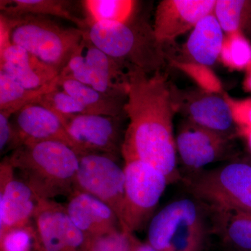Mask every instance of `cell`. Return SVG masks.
Instances as JSON below:
<instances>
[{"label":"cell","instance_id":"obj_1","mask_svg":"<svg viewBox=\"0 0 251 251\" xmlns=\"http://www.w3.org/2000/svg\"><path fill=\"white\" fill-rule=\"evenodd\" d=\"M129 89L125 112L128 119L122 149L125 161L139 160L161 172L169 184L181 179L173 120L175 105L166 79L128 64Z\"/></svg>","mask_w":251,"mask_h":251},{"label":"cell","instance_id":"obj_2","mask_svg":"<svg viewBox=\"0 0 251 251\" xmlns=\"http://www.w3.org/2000/svg\"><path fill=\"white\" fill-rule=\"evenodd\" d=\"M7 157L19 177L40 199L53 201L74 191L79 158L69 145L57 141L26 144Z\"/></svg>","mask_w":251,"mask_h":251},{"label":"cell","instance_id":"obj_3","mask_svg":"<svg viewBox=\"0 0 251 251\" xmlns=\"http://www.w3.org/2000/svg\"><path fill=\"white\" fill-rule=\"evenodd\" d=\"M209 206L195 198L176 200L153 216L148 244L158 251H202L210 232Z\"/></svg>","mask_w":251,"mask_h":251},{"label":"cell","instance_id":"obj_4","mask_svg":"<svg viewBox=\"0 0 251 251\" xmlns=\"http://www.w3.org/2000/svg\"><path fill=\"white\" fill-rule=\"evenodd\" d=\"M11 44L21 46L59 73L80 45L85 33L77 27H64L46 16L14 18Z\"/></svg>","mask_w":251,"mask_h":251},{"label":"cell","instance_id":"obj_5","mask_svg":"<svg viewBox=\"0 0 251 251\" xmlns=\"http://www.w3.org/2000/svg\"><path fill=\"white\" fill-rule=\"evenodd\" d=\"M193 197L216 210L251 213V166L234 162L186 179Z\"/></svg>","mask_w":251,"mask_h":251},{"label":"cell","instance_id":"obj_6","mask_svg":"<svg viewBox=\"0 0 251 251\" xmlns=\"http://www.w3.org/2000/svg\"><path fill=\"white\" fill-rule=\"evenodd\" d=\"M59 76L121 98H127L129 89L128 64L105 53L85 35Z\"/></svg>","mask_w":251,"mask_h":251},{"label":"cell","instance_id":"obj_7","mask_svg":"<svg viewBox=\"0 0 251 251\" xmlns=\"http://www.w3.org/2000/svg\"><path fill=\"white\" fill-rule=\"evenodd\" d=\"M124 170L125 201L121 227L133 234L152 219L169 182L161 172L139 160L125 161Z\"/></svg>","mask_w":251,"mask_h":251},{"label":"cell","instance_id":"obj_8","mask_svg":"<svg viewBox=\"0 0 251 251\" xmlns=\"http://www.w3.org/2000/svg\"><path fill=\"white\" fill-rule=\"evenodd\" d=\"M86 37L117 60L131 64L150 72L156 66L152 31L135 27L132 21L127 23H99L90 25L84 31Z\"/></svg>","mask_w":251,"mask_h":251},{"label":"cell","instance_id":"obj_9","mask_svg":"<svg viewBox=\"0 0 251 251\" xmlns=\"http://www.w3.org/2000/svg\"><path fill=\"white\" fill-rule=\"evenodd\" d=\"M117 157L102 153L79 154L74 189L88 193L110 206L121 225L125 174Z\"/></svg>","mask_w":251,"mask_h":251},{"label":"cell","instance_id":"obj_10","mask_svg":"<svg viewBox=\"0 0 251 251\" xmlns=\"http://www.w3.org/2000/svg\"><path fill=\"white\" fill-rule=\"evenodd\" d=\"M122 115L84 114L62 120L77 154L102 153L118 156L122 155L125 135Z\"/></svg>","mask_w":251,"mask_h":251},{"label":"cell","instance_id":"obj_11","mask_svg":"<svg viewBox=\"0 0 251 251\" xmlns=\"http://www.w3.org/2000/svg\"><path fill=\"white\" fill-rule=\"evenodd\" d=\"M34 224L39 251H87L90 239L73 224L64 206L55 201L40 200Z\"/></svg>","mask_w":251,"mask_h":251},{"label":"cell","instance_id":"obj_12","mask_svg":"<svg viewBox=\"0 0 251 251\" xmlns=\"http://www.w3.org/2000/svg\"><path fill=\"white\" fill-rule=\"evenodd\" d=\"M40 200L4 158L0 166V236L31 226Z\"/></svg>","mask_w":251,"mask_h":251},{"label":"cell","instance_id":"obj_13","mask_svg":"<svg viewBox=\"0 0 251 251\" xmlns=\"http://www.w3.org/2000/svg\"><path fill=\"white\" fill-rule=\"evenodd\" d=\"M214 0H163L155 14L153 32L158 43L173 40L193 29L203 18L214 13Z\"/></svg>","mask_w":251,"mask_h":251},{"label":"cell","instance_id":"obj_14","mask_svg":"<svg viewBox=\"0 0 251 251\" xmlns=\"http://www.w3.org/2000/svg\"><path fill=\"white\" fill-rule=\"evenodd\" d=\"M227 140L191 122L180 128L175 139L180 159L194 173L221 159L227 148Z\"/></svg>","mask_w":251,"mask_h":251},{"label":"cell","instance_id":"obj_15","mask_svg":"<svg viewBox=\"0 0 251 251\" xmlns=\"http://www.w3.org/2000/svg\"><path fill=\"white\" fill-rule=\"evenodd\" d=\"M15 115L16 124L13 126L16 132L17 148L26 144L57 141L74 150V143L68 134L62 118L49 109L40 104L31 103L23 107Z\"/></svg>","mask_w":251,"mask_h":251},{"label":"cell","instance_id":"obj_16","mask_svg":"<svg viewBox=\"0 0 251 251\" xmlns=\"http://www.w3.org/2000/svg\"><path fill=\"white\" fill-rule=\"evenodd\" d=\"M67 197L68 216L89 239L122 228L115 213L98 198L75 189Z\"/></svg>","mask_w":251,"mask_h":251},{"label":"cell","instance_id":"obj_17","mask_svg":"<svg viewBox=\"0 0 251 251\" xmlns=\"http://www.w3.org/2000/svg\"><path fill=\"white\" fill-rule=\"evenodd\" d=\"M0 71L30 90L49 85L59 74L57 69L14 44L0 52Z\"/></svg>","mask_w":251,"mask_h":251},{"label":"cell","instance_id":"obj_18","mask_svg":"<svg viewBox=\"0 0 251 251\" xmlns=\"http://www.w3.org/2000/svg\"><path fill=\"white\" fill-rule=\"evenodd\" d=\"M190 122L229 139L235 133L237 122L228 100L213 94L195 99L187 110Z\"/></svg>","mask_w":251,"mask_h":251},{"label":"cell","instance_id":"obj_19","mask_svg":"<svg viewBox=\"0 0 251 251\" xmlns=\"http://www.w3.org/2000/svg\"><path fill=\"white\" fill-rule=\"evenodd\" d=\"M224 38L215 16L208 15L191 31L186 44L188 54L197 64L213 65L221 55Z\"/></svg>","mask_w":251,"mask_h":251},{"label":"cell","instance_id":"obj_20","mask_svg":"<svg viewBox=\"0 0 251 251\" xmlns=\"http://www.w3.org/2000/svg\"><path fill=\"white\" fill-rule=\"evenodd\" d=\"M1 14L11 18L24 16H51L63 18L76 25L85 31L87 27L85 18L74 12L72 2L64 0H1Z\"/></svg>","mask_w":251,"mask_h":251},{"label":"cell","instance_id":"obj_21","mask_svg":"<svg viewBox=\"0 0 251 251\" xmlns=\"http://www.w3.org/2000/svg\"><path fill=\"white\" fill-rule=\"evenodd\" d=\"M57 87L72 96L89 114L120 116L125 115L127 98L113 97L94 90L78 81L57 77Z\"/></svg>","mask_w":251,"mask_h":251},{"label":"cell","instance_id":"obj_22","mask_svg":"<svg viewBox=\"0 0 251 251\" xmlns=\"http://www.w3.org/2000/svg\"><path fill=\"white\" fill-rule=\"evenodd\" d=\"M214 232L235 251H251V213L214 209Z\"/></svg>","mask_w":251,"mask_h":251},{"label":"cell","instance_id":"obj_23","mask_svg":"<svg viewBox=\"0 0 251 251\" xmlns=\"http://www.w3.org/2000/svg\"><path fill=\"white\" fill-rule=\"evenodd\" d=\"M87 27L99 23H127L132 21L137 1L132 0H84L80 1Z\"/></svg>","mask_w":251,"mask_h":251},{"label":"cell","instance_id":"obj_24","mask_svg":"<svg viewBox=\"0 0 251 251\" xmlns=\"http://www.w3.org/2000/svg\"><path fill=\"white\" fill-rule=\"evenodd\" d=\"M57 77L43 88L30 90L0 71V112L11 116L17 113L23 107L34 103L42 94L57 87Z\"/></svg>","mask_w":251,"mask_h":251},{"label":"cell","instance_id":"obj_25","mask_svg":"<svg viewBox=\"0 0 251 251\" xmlns=\"http://www.w3.org/2000/svg\"><path fill=\"white\" fill-rule=\"evenodd\" d=\"M223 31L227 34L239 32L251 14V1L218 0L214 10Z\"/></svg>","mask_w":251,"mask_h":251},{"label":"cell","instance_id":"obj_26","mask_svg":"<svg viewBox=\"0 0 251 251\" xmlns=\"http://www.w3.org/2000/svg\"><path fill=\"white\" fill-rule=\"evenodd\" d=\"M227 67L242 69L251 64V46L241 31L227 34L224 38L221 55Z\"/></svg>","mask_w":251,"mask_h":251},{"label":"cell","instance_id":"obj_27","mask_svg":"<svg viewBox=\"0 0 251 251\" xmlns=\"http://www.w3.org/2000/svg\"><path fill=\"white\" fill-rule=\"evenodd\" d=\"M34 103L40 104L49 109L61 118L89 114L72 96L60 90L57 86L42 94Z\"/></svg>","mask_w":251,"mask_h":251},{"label":"cell","instance_id":"obj_28","mask_svg":"<svg viewBox=\"0 0 251 251\" xmlns=\"http://www.w3.org/2000/svg\"><path fill=\"white\" fill-rule=\"evenodd\" d=\"M135 236L119 229L89 239L87 251H133Z\"/></svg>","mask_w":251,"mask_h":251},{"label":"cell","instance_id":"obj_29","mask_svg":"<svg viewBox=\"0 0 251 251\" xmlns=\"http://www.w3.org/2000/svg\"><path fill=\"white\" fill-rule=\"evenodd\" d=\"M36 245L34 226L11 229L0 236L1 251H31Z\"/></svg>","mask_w":251,"mask_h":251},{"label":"cell","instance_id":"obj_30","mask_svg":"<svg viewBox=\"0 0 251 251\" xmlns=\"http://www.w3.org/2000/svg\"><path fill=\"white\" fill-rule=\"evenodd\" d=\"M180 68L186 72L200 87L209 93L221 92V82L206 66L197 64H181Z\"/></svg>","mask_w":251,"mask_h":251},{"label":"cell","instance_id":"obj_31","mask_svg":"<svg viewBox=\"0 0 251 251\" xmlns=\"http://www.w3.org/2000/svg\"><path fill=\"white\" fill-rule=\"evenodd\" d=\"M11 115L0 112V151L1 154L9 149L14 151L17 148V140L14 126L10 118Z\"/></svg>","mask_w":251,"mask_h":251},{"label":"cell","instance_id":"obj_32","mask_svg":"<svg viewBox=\"0 0 251 251\" xmlns=\"http://www.w3.org/2000/svg\"><path fill=\"white\" fill-rule=\"evenodd\" d=\"M133 251H158L153 249L148 243H143L135 237Z\"/></svg>","mask_w":251,"mask_h":251},{"label":"cell","instance_id":"obj_33","mask_svg":"<svg viewBox=\"0 0 251 251\" xmlns=\"http://www.w3.org/2000/svg\"><path fill=\"white\" fill-rule=\"evenodd\" d=\"M245 87L248 90L251 91V65L250 66V70L248 74L247 79L245 80Z\"/></svg>","mask_w":251,"mask_h":251}]
</instances>
